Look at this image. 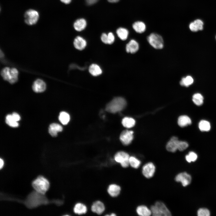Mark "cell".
Returning a JSON list of instances; mask_svg holds the SVG:
<instances>
[{
	"label": "cell",
	"instance_id": "cell-1",
	"mask_svg": "<svg viewBox=\"0 0 216 216\" xmlns=\"http://www.w3.org/2000/svg\"><path fill=\"white\" fill-rule=\"evenodd\" d=\"M126 105V102L121 97L114 98L106 105V110L109 112L115 113L123 110Z\"/></svg>",
	"mask_w": 216,
	"mask_h": 216
},
{
	"label": "cell",
	"instance_id": "cell-2",
	"mask_svg": "<svg viewBox=\"0 0 216 216\" xmlns=\"http://www.w3.org/2000/svg\"><path fill=\"white\" fill-rule=\"evenodd\" d=\"M32 185L36 191L44 195L48 190L50 184L46 178L42 176H39L33 181Z\"/></svg>",
	"mask_w": 216,
	"mask_h": 216
},
{
	"label": "cell",
	"instance_id": "cell-3",
	"mask_svg": "<svg viewBox=\"0 0 216 216\" xmlns=\"http://www.w3.org/2000/svg\"><path fill=\"white\" fill-rule=\"evenodd\" d=\"M43 194L36 191L28 195L26 200V204L28 207H34L42 204L46 203L47 202Z\"/></svg>",
	"mask_w": 216,
	"mask_h": 216
},
{
	"label": "cell",
	"instance_id": "cell-4",
	"mask_svg": "<svg viewBox=\"0 0 216 216\" xmlns=\"http://www.w3.org/2000/svg\"><path fill=\"white\" fill-rule=\"evenodd\" d=\"M18 74L17 69L14 68L10 69L8 67H6L3 68L1 72V75L3 79L12 84L17 82Z\"/></svg>",
	"mask_w": 216,
	"mask_h": 216
},
{
	"label": "cell",
	"instance_id": "cell-5",
	"mask_svg": "<svg viewBox=\"0 0 216 216\" xmlns=\"http://www.w3.org/2000/svg\"><path fill=\"white\" fill-rule=\"evenodd\" d=\"M147 39L149 44L154 48L161 49L163 47V40L160 35L152 33L148 37Z\"/></svg>",
	"mask_w": 216,
	"mask_h": 216
},
{
	"label": "cell",
	"instance_id": "cell-6",
	"mask_svg": "<svg viewBox=\"0 0 216 216\" xmlns=\"http://www.w3.org/2000/svg\"><path fill=\"white\" fill-rule=\"evenodd\" d=\"M130 157L127 153L124 151H119L115 154L114 159L115 161L119 163L122 167L126 168L129 166Z\"/></svg>",
	"mask_w": 216,
	"mask_h": 216
},
{
	"label": "cell",
	"instance_id": "cell-7",
	"mask_svg": "<svg viewBox=\"0 0 216 216\" xmlns=\"http://www.w3.org/2000/svg\"><path fill=\"white\" fill-rule=\"evenodd\" d=\"M25 21L26 23L29 25L36 24L39 17L38 12L33 9L27 10L24 14Z\"/></svg>",
	"mask_w": 216,
	"mask_h": 216
},
{
	"label": "cell",
	"instance_id": "cell-8",
	"mask_svg": "<svg viewBox=\"0 0 216 216\" xmlns=\"http://www.w3.org/2000/svg\"><path fill=\"white\" fill-rule=\"evenodd\" d=\"M156 171V166L152 162H148L142 166V170L143 175L146 178H150L152 177Z\"/></svg>",
	"mask_w": 216,
	"mask_h": 216
},
{
	"label": "cell",
	"instance_id": "cell-9",
	"mask_svg": "<svg viewBox=\"0 0 216 216\" xmlns=\"http://www.w3.org/2000/svg\"><path fill=\"white\" fill-rule=\"evenodd\" d=\"M133 131L128 130H124L121 133L120 140L123 145L127 146L131 143L133 139Z\"/></svg>",
	"mask_w": 216,
	"mask_h": 216
},
{
	"label": "cell",
	"instance_id": "cell-10",
	"mask_svg": "<svg viewBox=\"0 0 216 216\" xmlns=\"http://www.w3.org/2000/svg\"><path fill=\"white\" fill-rule=\"evenodd\" d=\"M175 180L177 182H181L183 186L185 187L190 184L191 177L187 172H182L178 174L176 176Z\"/></svg>",
	"mask_w": 216,
	"mask_h": 216
},
{
	"label": "cell",
	"instance_id": "cell-11",
	"mask_svg": "<svg viewBox=\"0 0 216 216\" xmlns=\"http://www.w3.org/2000/svg\"><path fill=\"white\" fill-rule=\"evenodd\" d=\"M32 88L34 92L37 93L42 92L45 90L46 84L43 80L38 79L34 82Z\"/></svg>",
	"mask_w": 216,
	"mask_h": 216
},
{
	"label": "cell",
	"instance_id": "cell-12",
	"mask_svg": "<svg viewBox=\"0 0 216 216\" xmlns=\"http://www.w3.org/2000/svg\"><path fill=\"white\" fill-rule=\"evenodd\" d=\"M179 140L177 137L173 136L167 143L166 148L167 150L170 152H174L178 150V145Z\"/></svg>",
	"mask_w": 216,
	"mask_h": 216
},
{
	"label": "cell",
	"instance_id": "cell-13",
	"mask_svg": "<svg viewBox=\"0 0 216 216\" xmlns=\"http://www.w3.org/2000/svg\"><path fill=\"white\" fill-rule=\"evenodd\" d=\"M105 206L104 204L100 201L94 202L91 206L92 212L98 214H100L104 211Z\"/></svg>",
	"mask_w": 216,
	"mask_h": 216
},
{
	"label": "cell",
	"instance_id": "cell-14",
	"mask_svg": "<svg viewBox=\"0 0 216 216\" xmlns=\"http://www.w3.org/2000/svg\"><path fill=\"white\" fill-rule=\"evenodd\" d=\"M154 205L157 207L162 216H170L171 213L170 210L163 202L158 201L156 202Z\"/></svg>",
	"mask_w": 216,
	"mask_h": 216
},
{
	"label": "cell",
	"instance_id": "cell-15",
	"mask_svg": "<svg viewBox=\"0 0 216 216\" xmlns=\"http://www.w3.org/2000/svg\"><path fill=\"white\" fill-rule=\"evenodd\" d=\"M121 190V188L119 185L115 184H112L109 186L107 192L111 196L116 197L120 194Z\"/></svg>",
	"mask_w": 216,
	"mask_h": 216
},
{
	"label": "cell",
	"instance_id": "cell-16",
	"mask_svg": "<svg viewBox=\"0 0 216 216\" xmlns=\"http://www.w3.org/2000/svg\"><path fill=\"white\" fill-rule=\"evenodd\" d=\"M139 45L138 43L134 40H131L126 45V51L128 52L135 53L138 50Z\"/></svg>",
	"mask_w": 216,
	"mask_h": 216
},
{
	"label": "cell",
	"instance_id": "cell-17",
	"mask_svg": "<svg viewBox=\"0 0 216 216\" xmlns=\"http://www.w3.org/2000/svg\"><path fill=\"white\" fill-rule=\"evenodd\" d=\"M137 214L141 216H149L152 215L150 208L144 205L138 206L136 209Z\"/></svg>",
	"mask_w": 216,
	"mask_h": 216
},
{
	"label": "cell",
	"instance_id": "cell-18",
	"mask_svg": "<svg viewBox=\"0 0 216 216\" xmlns=\"http://www.w3.org/2000/svg\"><path fill=\"white\" fill-rule=\"evenodd\" d=\"M86 42L82 38L77 36L74 39V44L75 47L79 50L84 49L86 46Z\"/></svg>",
	"mask_w": 216,
	"mask_h": 216
},
{
	"label": "cell",
	"instance_id": "cell-19",
	"mask_svg": "<svg viewBox=\"0 0 216 216\" xmlns=\"http://www.w3.org/2000/svg\"><path fill=\"white\" fill-rule=\"evenodd\" d=\"M62 127L60 124L53 123L50 125L49 128V132L50 134L52 136L55 137L57 135L58 132L62 130Z\"/></svg>",
	"mask_w": 216,
	"mask_h": 216
},
{
	"label": "cell",
	"instance_id": "cell-20",
	"mask_svg": "<svg viewBox=\"0 0 216 216\" xmlns=\"http://www.w3.org/2000/svg\"><path fill=\"white\" fill-rule=\"evenodd\" d=\"M203 23L202 20L197 19L190 24L189 28L192 31L196 32L202 30L203 28Z\"/></svg>",
	"mask_w": 216,
	"mask_h": 216
},
{
	"label": "cell",
	"instance_id": "cell-21",
	"mask_svg": "<svg viewBox=\"0 0 216 216\" xmlns=\"http://www.w3.org/2000/svg\"><path fill=\"white\" fill-rule=\"evenodd\" d=\"M132 27L135 32L139 33L144 32L146 29L145 24L143 22L140 21L134 22L132 25Z\"/></svg>",
	"mask_w": 216,
	"mask_h": 216
},
{
	"label": "cell",
	"instance_id": "cell-22",
	"mask_svg": "<svg viewBox=\"0 0 216 216\" xmlns=\"http://www.w3.org/2000/svg\"><path fill=\"white\" fill-rule=\"evenodd\" d=\"M178 123L180 127H183L190 125L191 124V120L188 116L182 115L179 117Z\"/></svg>",
	"mask_w": 216,
	"mask_h": 216
},
{
	"label": "cell",
	"instance_id": "cell-23",
	"mask_svg": "<svg viewBox=\"0 0 216 216\" xmlns=\"http://www.w3.org/2000/svg\"><path fill=\"white\" fill-rule=\"evenodd\" d=\"M73 210L75 213L80 215L85 214L87 211L86 206L81 203H76L75 205Z\"/></svg>",
	"mask_w": 216,
	"mask_h": 216
},
{
	"label": "cell",
	"instance_id": "cell-24",
	"mask_svg": "<svg viewBox=\"0 0 216 216\" xmlns=\"http://www.w3.org/2000/svg\"><path fill=\"white\" fill-rule=\"evenodd\" d=\"M86 26V20L83 19H80L77 20L74 22V25L75 29L78 31H80L83 30Z\"/></svg>",
	"mask_w": 216,
	"mask_h": 216
},
{
	"label": "cell",
	"instance_id": "cell-25",
	"mask_svg": "<svg viewBox=\"0 0 216 216\" xmlns=\"http://www.w3.org/2000/svg\"><path fill=\"white\" fill-rule=\"evenodd\" d=\"M89 73L93 76H97L100 75L102 70L100 67L96 64H92L89 68Z\"/></svg>",
	"mask_w": 216,
	"mask_h": 216
},
{
	"label": "cell",
	"instance_id": "cell-26",
	"mask_svg": "<svg viewBox=\"0 0 216 216\" xmlns=\"http://www.w3.org/2000/svg\"><path fill=\"white\" fill-rule=\"evenodd\" d=\"M122 124L125 127L130 128L133 127L135 124V120L132 118L125 117L124 118L122 121Z\"/></svg>",
	"mask_w": 216,
	"mask_h": 216
},
{
	"label": "cell",
	"instance_id": "cell-27",
	"mask_svg": "<svg viewBox=\"0 0 216 216\" xmlns=\"http://www.w3.org/2000/svg\"><path fill=\"white\" fill-rule=\"evenodd\" d=\"M116 33L121 39L124 40L127 38L129 32L128 30L126 28H119L117 29Z\"/></svg>",
	"mask_w": 216,
	"mask_h": 216
},
{
	"label": "cell",
	"instance_id": "cell-28",
	"mask_svg": "<svg viewBox=\"0 0 216 216\" xmlns=\"http://www.w3.org/2000/svg\"><path fill=\"white\" fill-rule=\"evenodd\" d=\"M58 119L60 122L63 124H68L70 120V116L67 112L63 111L61 112L59 115Z\"/></svg>",
	"mask_w": 216,
	"mask_h": 216
},
{
	"label": "cell",
	"instance_id": "cell-29",
	"mask_svg": "<svg viewBox=\"0 0 216 216\" xmlns=\"http://www.w3.org/2000/svg\"><path fill=\"white\" fill-rule=\"evenodd\" d=\"M199 128L202 131H208L211 128L210 123L205 120H202L199 123Z\"/></svg>",
	"mask_w": 216,
	"mask_h": 216
},
{
	"label": "cell",
	"instance_id": "cell-30",
	"mask_svg": "<svg viewBox=\"0 0 216 216\" xmlns=\"http://www.w3.org/2000/svg\"><path fill=\"white\" fill-rule=\"evenodd\" d=\"M129 165L132 168L137 169L139 167L141 164V161L134 156H130L129 159Z\"/></svg>",
	"mask_w": 216,
	"mask_h": 216
},
{
	"label": "cell",
	"instance_id": "cell-31",
	"mask_svg": "<svg viewBox=\"0 0 216 216\" xmlns=\"http://www.w3.org/2000/svg\"><path fill=\"white\" fill-rule=\"evenodd\" d=\"M192 100L194 104L197 106L202 105L203 102V97L201 94L197 93L195 94L192 97Z\"/></svg>",
	"mask_w": 216,
	"mask_h": 216
},
{
	"label": "cell",
	"instance_id": "cell-32",
	"mask_svg": "<svg viewBox=\"0 0 216 216\" xmlns=\"http://www.w3.org/2000/svg\"><path fill=\"white\" fill-rule=\"evenodd\" d=\"M6 123L9 126L12 127H17L19 126V124L13 118L12 115H7L6 117Z\"/></svg>",
	"mask_w": 216,
	"mask_h": 216
},
{
	"label": "cell",
	"instance_id": "cell-33",
	"mask_svg": "<svg viewBox=\"0 0 216 216\" xmlns=\"http://www.w3.org/2000/svg\"><path fill=\"white\" fill-rule=\"evenodd\" d=\"M194 80L190 76L183 77L180 82V85L182 86L188 87L193 82Z\"/></svg>",
	"mask_w": 216,
	"mask_h": 216
},
{
	"label": "cell",
	"instance_id": "cell-34",
	"mask_svg": "<svg viewBox=\"0 0 216 216\" xmlns=\"http://www.w3.org/2000/svg\"><path fill=\"white\" fill-rule=\"evenodd\" d=\"M197 158V155L196 153L193 152H189L188 154L187 155L185 156V159L186 161L189 163L195 161L196 160Z\"/></svg>",
	"mask_w": 216,
	"mask_h": 216
},
{
	"label": "cell",
	"instance_id": "cell-35",
	"mask_svg": "<svg viewBox=\"0 0 216 216\" xmlns=\"http://www.w3.org/2000/svg\"><path fill=\"white\" fill-rule=\"evenodd\" d=\"M188 146V145L187 142L179 140L178 145V150L181 151H183L186 149Z\"/></svg>",
	"mask_w": 216,
	"mask_h": 216
},
{
	"label": "cell",
	"instance_id": "cell-36",
	"mask_svg": "<svg viewBox=\"0 0 216 216\" xmlns=\"http://www.w3.org/2000/svg\"><path fill=\"white\" fill-rule=\"evenodd\" d=\"M197 215L198 216H209L210 215V212L209 210L207 208H201L198 211Z\"/></svg>",
	"mask_w": 216,
	"mask_h": 216
},
{
	"label": "cell",
	"instance_id": "cell-37",
	"mask_svg": "<svg viewBox=\"0 0 216 216\" xmlns=\"http://www.w3.org/2000/svg\"><path fill=\"white\" fill-rule=\"evenodd\" d=\"M150 208L151 211L152 215L154 216H162L157 207L154 205L152 206Z\"/></svg>",
	"mask_w": 216,
	"mask_h": 216
},
{
	"label": "cell",
	"instance_id": "cell-38",
	"mask_svg": "<svg viewBox=\"0 0 216 216\" xmlns=\"http://www.w3.org/2000/svg\"><path fill=\"white\" fill-rule=\"evenodd\" d=\"M108 44H112L115 40V37L112 33L110 32L108 34Z\"/></svg>",
	"mask_w": 216,
	"mask_h": 216
},
{
	"label": "cell",
	"instance_id": "cell-39",
	"mask_svg": "<svg viewBox=\"0 0 216 216\" xmlns=\"http://www.w3.org/2000/svg\"><path fill=\"white\" fill-rule=\"evenodd\" d=\"M101 40L104 43L108 44V34L105 33L102 34L101 36Z\"/></svg>",
	"mask_w": 216,
	"mask_h": 216
},
{
	"label": "cell",
	"instance_id": "cell-40",
	"mask_svg": "<svg viewBox=\"0 0 216 216\" xmlns=\"http://www.w3.org/2000/svg\"><path fill=\"white\" fill-rule=\"evenodd\" d=\"M13 117L14 119L16 122L19 121L20 119V115L17 113L14 112L12 114Z\"/></svg>",
	"mask_w": 216,
	"mask_h": 216
},
{
	"label": "cell",
	"instance_id": "cell-41",
	"mask_svg": "<svg viewBox=\"0 0 216 216\" xmlns=\"http://www.w3.org/2000/svg\"><path fill=\"white\" fill-rule=\"evenodd\" d=\"M98 0H86V2L88 5H92L96 2Z\"/></svg>",
	"mask_w": 216,
	"mask_h": 216
},
{
	"label": "cell",
	"instance_id": "cell-42",
	"mask_svg": "<svg viewBox=\"0 0 216 216\" xmlns=\"http://www.w3.org/2000/svg\"><path fill=\"white\" fill-rule=\"evenodd\" d=\"M0 168L1 169L2 168H3L4 165V160L1 158H0Z\"/></svg>",
	"mask_w": 216,
	"mask_h": 216
},
{
	"label": "cell",
	"instance_id": "cell-43",
	"mask_svg": "<svg viewBox=\"0 0 216 216\" xmlns=\"http://www.w3.org/2000/svg\"><path fill=\"white\" fill-rule=\"evenodd\" d=\"M62 2L65 4H68L70 3L71 0H60Z\"/></svg>",
	"mask_w": 216,
	"mask_h": 216
},
{
	"label": "cell",
	"instance_id": "cell-44",
	"mask_svg": "<svg viewBox=\"0 0 216 216\" xmlns=\"http://www.w3.org/2000/svg\"><path fill=\"white\" fill-rule=\"evenodd\" d=\"M108 1L111 3H115L118 2L119 0H107Z\"/></svg>",
	"mask_w": 216,
	"mask_h": 216
},
{
	"label": "cell",
	"instance_id": "cell-45",
	"mask_svg": "<svg viewBox=\"0 0 216 216\" xmlns=\"http://www.w3.org/2000/svg\"><path fill=\"white\" fill-rule=\"evenodd\" d=\"M109 215L111 216H116V214L115 213H112L111 214H110Z\"/></svg>",
	"mask_w": 216,
	"mask_h": 216
},
{
	"label": "cell",
	"instance_id": "cell-46",
	"mask_svg": "<svg viewBox=\"0 0 216 216\" xmlns=\"http://www.w3.org/2000/svg\"></svg>",
	"mask_w": 216,
	"mask_h": 216
}]
</instances>
